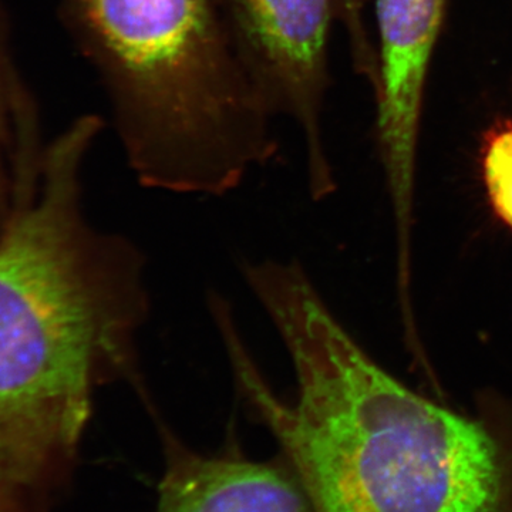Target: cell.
<instances>
[{"label": "cell", "instance_id": "6da1fadb", "mask_svg": "<svg viewBox=\"0 0 512 512\" xmlns=\"http://www.w3.org/2000/svg\"><path fill=\"white\" fill-rule=\"evenodd\" d=\"M83 116L43 153L0 231V504L49 512L72 480L101 387L144 389L146 256L93 228L80 170L103 128Z\"/></svg>", "mask_w": 512, "mask_h": 512}, {"label": "cell", "instance_id": "7a4b0ae2", "mask_svg": "<svg viewBox=\"0 0 512 512\" xmlns=\"http://www.w3.org/2000/svg\"><path fill=\"white\" fill-rule=\"evenodd\" d=\"M242 275L288 350L296 396L284 402L272 390L222 313L235 384L316 512H497L503 473L480 423L384 372L298 262H247Z\"/></svg>", "mask_w": 512, "mask_h": 512}, {"label": "cell", "instance_id": "3957f363", "mask_svg": "<svg viewBox=\"0 0 512 512\" xmlns=\"http://www.w3.org/2000/svg\"><path fill=\"white\" fill-rule=\"evenodd\" d=\"M137 181L224 195L278 153L275 114L217 0H62Z\"/></svg>", "mask_w": 512, "mask_h": 512}, {"label": "cell", "instance_id": "277c9868", "mask_svg": "<svg viewBox=\"0 0 512 512\" xmlns=\"http://www.w3.org/2000/svg\"><path fill=\"white\" fill-rule=\"evenodd\" d=\"M222 8L269 109L301 130L309 188L322 198L333 188L322 131L333 0H222Z\"/></svg>", "mask_w": 512, "mask_h": 512}, {"label": "cell", "instance_id": "5b68a950", "mask_svg": "<svg viewBox=\"0 0 512 512\" xmlns=\"http://www.w3.org/2000/svg\"><path fill=\"white\" fill-rule=\"evenodd\" d=\"M444 12L446 0H377V138L403 248L409 247L424 84Z\"/></svg>", "mask_w": 512, "mask_h": 512}, {"label": "cell", "instance_id": "8992f818", "mask_svg": "<svg viewBox=\"0 0 512 512\" xmlns=\"http://www.w3.org/2000/svg\"><path fill=\"white\" fill-rule=\"evenodd\" d=\"M153 417L164 454L156 512H316L308 491L284 456L249 460L237 443L217 454L188 447L140 396Z\"/></svg>", "mask_w": 512, "mask_h": 512}, {"label": "cell", "instance_id": "52a82bcc", "mask_svg": "<svg viewBox=\"0 0 512 512\" xmlns=\"http://www.w3.org/2000/svg\"><path fill=\"white\" fill-rule=\"evenodd\" d=\"M43 151L35 104L13 69L0 10V231L12 211L19 178L39 167Z\"/></svg>", "mask_w": 512, "mask_h": 512}, {"label": "cell", "instance_id": "ba28073f", "mask_svg": "<svg viewBox=\"0 0 512 512\" xmlns=\"http://www.w3.org/2000/svg\"><path fill=\"white\" fill-rule=\"evenodd\" d=\"M480 165L491 208L512 231V119L488 128L481 144Z\"/></svg>", "mask_w": 512, "mask_h": 512}, {"label": "cell", "instance_id": "9c48e42d", "mask_svg": "<svg viewBox=\"0 0 512 512\" xmlns=\"http://www.w3.org/2000/svg\"><path fill=\"white\" fill-rule=\"evenodd\" d=\"M365 2L366 0H336V8L339 18L348 30L355 69L366 76L370 83L376 84L379 79V59L370 45L363 20Z\"/></svg>", "mask_w": 512, "mask_h": 512}, {"label": "cell", "instance_id": "30bf717a", "mask_svg": "<svg viewBox=\"0 0 512 512\" xmlns=\"http://www.w3.org/2000/svg\"><path fill=\"white\" fill-rule=\"evenodd\" d=\"M0 512H6L5 508L2 507V504H0Z\"/></svg>", "mask_w": 512, "mask_h": 512}]
</instances>
